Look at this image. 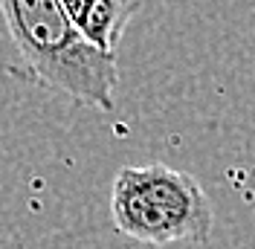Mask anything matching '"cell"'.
Here are the masks:
<instances>
[{"label":"cell","instance_id":"obj_1","mask_svg":"<svg viewBox=\"0 0 255 249\" xmlns=\"http://www.w3.org/2000/svg\"><path fill=\"white\" fill-rule=\"evenodd\" d=\"M0 17L35 84L99 110L116 105V55L81 38L61 0H0Z\"/></svg>","mask_w":255,"mask_h":249},{"label":"cell","instance_id":"obj_2","mask_svg":"<svg viewBox=\"0 0 255 249\" xmlns=\"http://www.w3.org/2000/svg\"><path fill=\"white\" fill-rule=\"evenodd\" d=\"M111 218L116 232L148 247H171L180 241L206 244L215 229V209L197 177L162 162L116 171Z\"/></svg>","mask_w":255,"mask_h":249},{"label":"cell","instance_id":"obj_3","mask_svg":"<svg viewBox=\"0 0 255 249\" xmlns=\"http://www.w3.org/2000/svg\"><path fill=\"white\" fill-rule=\"evenodd\" d=\"M90 3H93V0H61V6H64V12L70 15V20L79 15L84 6H90Z\"/></svg>","mask_w":255,"mask_h":249}]
</instances>
